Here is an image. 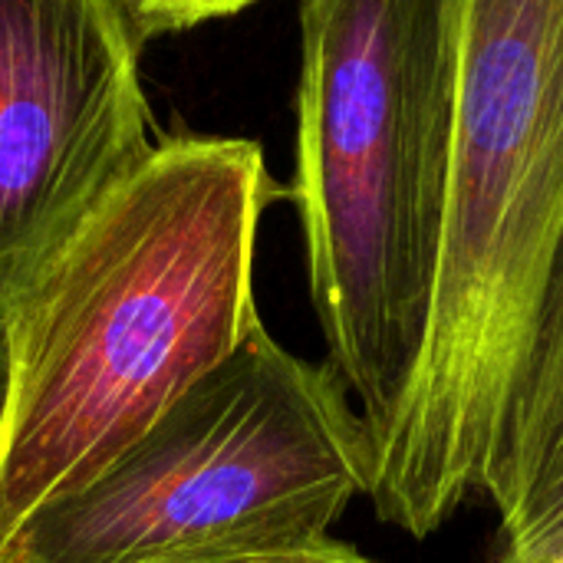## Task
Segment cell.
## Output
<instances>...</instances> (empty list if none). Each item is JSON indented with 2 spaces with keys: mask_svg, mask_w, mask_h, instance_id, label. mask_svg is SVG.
<instances>
[{
  "mask_svg": "<svg viewBox=\"0 0 563 563\" xmlns=\"http://www.w3.org/2000/svg\"><path fill=\"white\" fill-rule=\"evenodd\" d=\"M277 198L254 139H158L10 294L0 554L261 323L254 247Z\"/></svg>",
  "mask_w": 563,
  "mask_h": 563,
  "instance_id": "cell-1",
  "label": "cell"
},
{
  "mask_svg": "<svg viewBox=\"0 0 563 563\" xmlns=\"http://www.w3.org/2000/svg\"><path fill=\"white\" fill-rule=\"evenodd\" d=\"M455 129L422 360L373 439L379 521L432 538L472 495L563 231V0H452Z\"/></svg>",
  "mask_w": 563,
  "mask_h": 563,
  "instance_id": "cell-2",
  "label": "cell"
},
{
  "mask_svg": "<svg viewBox=\"0 0 563 563\" xmlns=\"http://www.w3.org/2000/svg\"><path fill=\"white\" fill-rule=\"evenodd\" d=\"M297 201L330 366L376 439L422 360L452 129V0H300Z\"/></svg>",
  "mask_w": 563,
  "mask_h": 563,
  "instance_id": "cell-3",
  "label": "cell"
},
{
  "mask_svg": "<svg viewBox=\"0 0 563 563\" xmlns=\"http://www.w3.org/2000/svg\"><path fill=\"white\" fill-rule=\"evenodd\" d=\"M373 439L340 373L257 323L86 488L33 515L0 563H175L303 551L369 492Z\"/></svg>",
  "mask_w": 563,
  "mask_h": 563,
  "instance_id": "cell-4",
  "label": "cell"
},
{
  "mask_svg": "<svg viewBox=\"0 0 563 563\" xmlns=\"http://www.w3.org/2000/svg\"><path fill=\"white\" fill-rule=\"evenodd\" d=\"M125 0H0V307L158 135Z\"/></svg>",
  "mask_w": 563,
  "mask_h": 563,
  "instance_id": "cell-5",
  "label": "cell"
},
{
  "mask_svg": "<svg viewBox=\"0 0 563 563\" xmlns=\"http://www.w3.org/2000/svg\"><path fill=\"white\" fill-rule=\"evenodd\" d=\"M478 495L498 511L501 558L541 551L563 534V231L478 472Z\"/></svg>",
  "mask_w": 563,
  "mask_h": 563,
  "instance_id": "cell-6",
  "label": "cell"
},
{
  "mask_svg": "<svg viewBox=\"0 0 563 563\" xmlns=\"http://www.w3.org/2000/svg\"><path fill=\"white\" fill-rule=\"evenodd\" d=\"M125 3H129L139 36L148 43L152 36L181 33V30L201 26L208 20L241 13L244 7H251L257 0H125Z\"/></svg>",
  "mask_w": 563,
  "mask_h": 563,
  "instance_id": "cell-7",
  "label": "cell"
},
{
  "mask_svg": "<svg viewBox=\"0 0 563 563\" xmlns=\"http://www.w3.org/2000/svg\"><path fill=\"white\" fill-rule=\"evenodd\" d=\"M175 563H376L363 558L360 551L327 541L320 548H303V551H271V554H228V558H198V561Z\"/></svg>",
  "mask_w": 563,
  "mask_h": 563,
  "instance_id": "cell-8",
  "label": "cell"
},
{
  "mask_svg": "<svg viewBox=\"0 0 563 563\" xmlns=\"http://www.w3.org/2000/svg\"><path fill=\"white\" fill-rule=\"evenodd\" d=\"M498 563H563V534L544 544L541 551L521 554V558H498Z\"/></svg>",
  "mask_w": 563,
  "mask_h": 563,
  "instance_id": "cell-9",
  "label": "cell"
},
{
  "mask_svg": "<svg viewBox=\"0 0 563 563\" xmlns=\"http://www.w3.org/2000/svg\"><path fill=\"white\" fill-rule=\"evenodd\" d=\"M7 373H10V360H7V330H3V310H0V422H3V406H7Z\"/></svg>",
  "mask_w": 563,
  "mask_h": 563,
  "instance_id": "cell-10",
  "label": "cell"
}]
</instances>
